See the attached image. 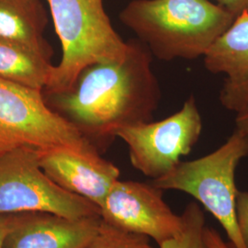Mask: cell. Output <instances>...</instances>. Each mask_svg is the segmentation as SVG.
I'll use <instances>...</instances> for the list:
<instances>
[{
    "label": "cell",
    "instance_id": "obj_1",
    "mask_svg": "<svg viewBox=\"0 0 248 248\" xmlns=\"http://www.w3.org/2000/svg\"><path fill=\"white\" fill-rule=\"evenodd\" d=\"M124 59L84 68L71 87L45 93V101L73 124L101 154L125 126L151 122L161 92L152 68V53L139 40H129Z\"/></svg>",
    "mask_w": 248,
    "mask_h": 248
},
{
    "label": "cell",
    "instance_id": "obj_2",
    "mask_svg": "<svg viewBox=\"0 0 248 248\" xmlns=\"http://www.w3.org/2000/svg\"><path fill=\"white\" fill-rule=\"evenodd\" d=\"M235 18L210 0H133L120 14L151 53L165 61L204 56Z\"/></svg>",
    "mask_w": 248,
    "mask_h": 248
},
{
    "label": "cell",
    "instance_id": "obj_3",
    "mask_svg": "<svg viewBox=\"0 0 248 248\" xmlns=\"http://www.w3.org/2000/svg\"><path fill=\"white\" fill-rule=\"evenodd\" d=\"M62 46L44 92L69 89L81 71L93 63L124 59L129 45L112 26L103 0H45Z\"/></svg>",
    "mask_w": 248,
    "mask_h": 248
},
{
    "label": "cell",
    "instance_id": "obj_4",
    "mask_svg": "<svg viewBox=\"0 0 248 248\" xmlns=\"http://www.w3.org/2000/svg\"><path fill=\"white\" fill-rule=\"evenodd\" d=\"M248 156V133L237 129L227 141L203 157L180 162L164 177L151 183L162 190L192 196L220 222L231 248H246L236 221L235 172Z\"/></svg>",
    "mask_w": 248,
    "mask_h": 248
},
{
    "label": "cell",
    "instance_id": "obj_5",
    "mask_svg": "<svg viewBox=\"0 0 248 248\" xmlns=\"http://www.w3.org/2000/svg\"><path fill=\"white\" fill-rule=\"evenodd\" d=\"M58 146L97 150L49 107L44 91L0 79V155L19 148L41 151Z\"/></svg>",
    "mask_w": 248,
    "mask_h": 248
},
{
    "label": "cell",
    "instance_id": "obj_6",
    "mask_svg": "<svg viewBox=\"0 0 248 248\" xmlns=\"http://www.w3.org/2000/svg\"><path fill=\"white\" fill-rule=\"evenodd\" d=\"M21 213L79 219L100 215V209L51 180L40 166L38 151L19 148L0 155V214Z\"/></svg>",
    "mask_w": 248,
    "mask_h": 248
},
{
    "label": "cell",
    "instance_id": "obj_7",
    "mask_svg": "<svg viewBox=\"0 0 248 248\" xmlns=\"http://www.w3.org/2000/svg\"><path fill=\"white\" fill-rule=\"evenodd\" d=\"M202 131V119L191 95L174 114L158 122L125 126L116 136L129 148L133 168L153 180L164 177L192 150Z\"/></svg>",
    "mask_w": 248,
    "mask_h": 248
},
{
    "label": "cell",
    "instance_id": "obj_8",
    "mask_svg": "<svg viewBox=\"0 0 248 248\" xmlns=\"http://www.w3.org/2000/svg\"><path fill=\"white\" fill-rule=\"evenodd\" d=\"M163 191L152 183L119 179L100 206V216L115 228L145 235L160 246L183 226L181 215L165 202Z\"/></svg>",
    "mask_w": 248,
    "mask_h": 248
},
{
    "label": "cell",
    "instance_id": "obj_9",
    "mask_svg": "<svg viewBox=\"0 0 248 248\" xmlns=\"http://www.w3.org/2000/svg\"><path fill=\"white\" fill-rule=\"evenodd\" d=\"M38 156L41 168L56 185L99 209L120 177V169L97 150L58 146L38 151Z\"/></svg>",
    "mask_w": 248,
    "mask_h": 248
},
{
    "label": "cell",
    "instance_id": "obj_10",
    "mask_svg": "<svg viewBox=\"0 0 248 248\" xmlns=\"http://www.w3.org/2000/svg\"><path fill=\"white\" fill-rule=\"evenodd\" d=\"M206 69L223 74L220 101L235 113L248 108V11L238 15L230 28L203 56Z\"/></svg>",
    "mask_w": 248,
    "mask_h": 248
},
{
    "label": "cell",
    "instance_id": "obj_11",
    "mask_svg": "<svg viewBox=\"0 0 248 248\" xmlns=\"http://www.w3.org/2000/svg\"><path fill=\"white\" fill-rule=\"evenodd\" d=\"M101 222L100 215L70 219L53 213H23L4 248H86Z\"/></svg>",
    "mask_w": 248,
    "mask_h": 248
},
{
    "label": "cell",
    "instance_id": "obj_12",
    "mask_svg": "<svg viewBox=\"0 0 248 248\" xmlns=\"http://www.w3.org/2000/svg\"><path fill=\"white\" fill-rule=\"evenodd\" d=\"M48 17L42 0H0V39L21 45L50 61L45 39Z\"/></svg>",
    "mask_w": 248,
    "mask_h": 248
},
{
    "label": "cell",
    "instance_id": "obj_13",
    "mask_svg": "<svg viewBox=\"0 0 248 248\" xmlns=\"http://www.w3.org/2000/svg\"><path fill=\"white\" fill-rule=\"evenodd\" d=\"M53 67L34 52L0 39V79L44 91Z\"/></svg>",
    "mask_w": 248,
    "mask_h": 248
},
{
    "label": "cell",
    "instance_id": "obj_14",
    "mask_svg": "<svg viewBox=\"0 0 248 248\" xmlns=\"http://www.w3.org/2000/svg\"><path fill=\"white\" fill-rule=\"evenodd\" d=\"M181 217L183 221L181 232L176 237L161 244L159 248H210L204 235L205 216L199 203L187 204Z\"/></svg>",
    "mask_w": 248,
    "mask_h": 248
},
{
    "label": "cell",
    "instance_id": "obj_15",
    "mask_svg": "<svg viewBox=\"0 0 248 248\" xmlns=\"http://www.w3.org/2000/svg\"><path fill=\"white\" fill-rule=\"evenodd\" d=\"M86 248H155L149 237L120 230L105 222ZM159 248V247H158Z\"/></svg>",
    "mask_w": 248,
    "mask_h": 248
},
{
    "label": "cell",
    "instance_id": "obj_16",
    "mask_svg": "<svg viewBox=\"0 0 248 248\" xmlns=\"http://www.w3.org/2000/svg\"><path fill=\"white\" fill-rule=\"evenodd\" d=\"M235 211L241 237L246 248H248V191L238 190Z\"/></svg>",
    "mask_w": 248,
    "mask_h": 248
},
{
    "label": "cell",
    "instance_id": "obj_17",
    "mask_svg": "<svg viewBox=\"0 0 248 248\" xmlns=\"http://www.w3.org/2000/svg\"><path fill=\"white\" fill-rule=\"evenodd\" d=\"M22 213L0 214V248H4L5 240L9 232L17 224Z\"/></svg>",
    "mask_w": 248,
    "mask_h": 248
},
{
    "label": "cell",
    "instance_id": "obj_18",
    "mask_svg": "<svg viewBox=\"0 0 248 248\" xmlns=\"http://www.w3.org/2000/svg\"><path fill=\"white\" fill-rule=\"evenodd\" d=\"M204 235L206 243L210 248H231L229 244L222 240L220 233L212 227L206 225Z\"/></svg>",
    "mask_w": 248,
    "mask_h": 248
},
{
    "label": "cell",
    "instance_id": "obj_19",
    "mask_svg": "<svg viewBox=\"0 0 248 248\" xmlns=\"http://www.w3.org/2000/svg\"><path fill=\"white\" fill-rule=\"evenodd\" d=\"M218 5L228 10L235 17L248 10V0H216Z\"/></svg>",
    "mask_w": 248,
    "mask_h": 248
},
{
    "label": "cell",
    "instance_id": "obj_20",
    "mask_svg": "<svg viewBox=\"0 0 248 248\" xmlns=\"http://www.w3.org/2000/svg\"><path fill=\"white\" fill-rule=\"evenodd\" d=\"M235 125L237 130L248 133V108L247 109L236 113Z\"/></svg>",
    "mask_w": 248,
    "mask_h": 248
},
{
    "label": "cell",
    "instance_id": "obj_21",
    "mask_svg": "<svg viewBox=\"0 0 248 248\" xmlns=\"http://www.w3.org/2000/svg\"></svg>",
    "mask_w": 248,
    "mask_h": 248
}]
</instances>
